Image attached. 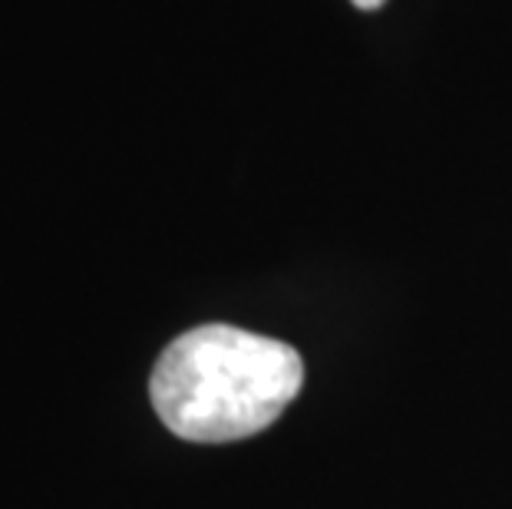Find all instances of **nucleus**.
I'll return each instance as SVG.
<instances>
[{"mask_svg": "<svg viewBox=\"0 0 512 509\" xmlns=\"http://www.w3.org/2000/svg\"><path fill=\"white\" fill-rule=\"evenodd\" d=\"M304 387V361L285 341L202 324L159 354L149 397L182 440L232 443L268 430Z\"/></svg>", "mask_w": 512, "mask_h": 509, "instance_id": "obj_1", "label": "nucleus"}, {"mask_svg": "<svg viewBox=\"0 0 512 509\" xmlns=\"http://www.w3.org/2000/svg\"><path fill=\"white\" fill-rule=\"evenodd\" d=\"M354 7H361V10H377V7H384L387 0H351Z\"/></svg>", "mask_w": 512, "mask_h": 509, "instance_id": "obj_2", "label": "nucleus"}]
</instances>
